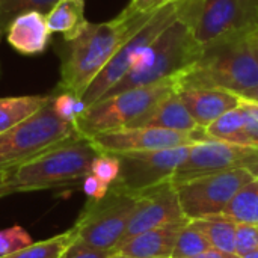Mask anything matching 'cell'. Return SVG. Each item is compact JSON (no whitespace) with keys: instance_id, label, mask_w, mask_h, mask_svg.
I'll use <instances>...</instances> for the list:
<instances>
[{"instance_id":"2","label":"cell","mask_w":258,"mask_h":258,"mask_svg":"<svg viewBox=\"0 0 258 258\" xmlns=\"http://www.w3.org/2000/svg\"><path fill=\"white\" fill-rule=\"evenodd\" d=\"M258 86V32L219 38L200 47L195 60L175 76V91L216 88L242 94Z\"/></svg>"},{"instance_id":"38","label":"cell","mask_w":258,"mask_h":258,"mask_svg":"<svg viewBox=\"0 0 258 258\" xmlns=\"http://www.w3.org/2000/svg\"><path fill=\"white\" fill-rule=\"evenodd\" d=\"M240 258H258V249L257 251H254V252H249V254H246V255H243V257Z\"/></svg>"},{"instance_id":"34","label":"cell","mask_w":258,"mask_h":258,"mask_svg":"<svg viewBox=\"0 0 258 258\" xmlns=\"http://www.w3.org/2000/svg\"><path fill=\"white\" fill-rule=\"evenodd\" d=\"M82 181H83L82 183V189H83V192L86 194V197L89 200H100V198H103L109 192V187H110V186L103 183L98 177H95L91 172Z\"/></svg>"},{"instance_id":"17","label":"cell","mask_w":258,"mask_h":258,"mask_svg":"<svg viewBox=\"0 0 258 258\" xmlns=\"http://www.w3.org/2000/svg\"><path fill=\"white\" fill-rule=\"evenodd\" d=\"M51 35L45 14L33 11L14 18L6 30V41L20 54L35 56L47 50Z\"/></svg>"},{"instance_id":"9","label":"cell","mask_w":258,"mask_h":258,"mask_svg":"<svg viewBox=\"0 0 258 258\" xmlns=\"http://www.w3.org/2000/svg\"><path fill=\"white\" fill-rule=\"evenodd\" d=\"M255 177L258 175L254 171L239 168L175 184L183 216L190 221L222 213L231 198Z\"/></svg>"},{"instance_id":"20","label":"cell","mask_w":258,"mask_h":258,"mask_svg":"<svg viewBox=\"0 0 258 258\" xmlns=\"http://www.w3.org/2000/svg\"><path fill=\"white\" fill-rule=\"evenodd\" d=\"M53 92L44 95H21L0 98V133L21 124L50 103Z\"/></svg>"},{"instance_id":"31","label":"cell","mask_w":258,"mask_h":258,"mask_svg":"<svg viewBox=\"0 0 258 258\" xmlns=\"http://www.w3.org/2000/svg\"><path fill=\"white\" fill-rule=\"evenodd\" d=\"M258 249V227L236 224V255L243 257Z\"/></svg>"},{"instance_id":"8","label":"cell","mask_w":258,"mask_h":258,"mask_svg":"<svg viewBox=\"0 0 258 258\" xmlns=\"http://www.w3.org/2000/svg\"><path fill=\"white\" fill-rule=\"evenodd\" d=\"M187 3L189 0H175L157 9L151 15V18L118 48L113 57L107 62V65L85 91L82 100L86 109L101 100L132 70V67L138 62L144 51L159 38V35L183 15Z\"/></svg>"},{"instance_id":"19","label":"cell","mask_w":258,"mask_h":258,"mask_svg":"<svg viewBox=\"0 0 258 258\" xmlns=\"http://www.w3.org/2000/svg\"><path fill=\"white\" fill-rule=\"evenodd\" d=\"M53 33H62L63 41L77 38L89 24L85 15V0H59L45 15Z\"/></svg>"},{"instance_id":"33","label":"cell","mask_w":258,"mask_h":258,"mask_svg":"<svg viewBox=\"0 0 258 258\" xmlns=\"http://www.w3.org/2000/svg\"><path fill=\"white\" fill-rule=\"evenodd\" d=\"M112 254V251L91 248L76 240L59 258H109Z\"/></svg>"},{"instance_id":"11","label":"cell","mask_w":258,"mask_h":258,"mask_svg":"<svg viewBox=\"0 0 258 258\" xmlns=\"http://www.w3.org/2000/svg\"><path fill=\"white\" fill-rule=\"evenodd\" d=\"M239 168L251 169L258 175V147L207 139L189 147V154L175 171L172 183L175 186L197 177Z\"/></svg>"},{"instance_id":"27","label":"cell","mask_w":258,"mask_h":258,"mask_svg":"<svg viewBox=\"0 0 258 258\" xmlns=\"http://www.w3.org/2000/svg\"><path fill=\"white\" fill-rule=\"evenodd\" d=\"M53 92V100H51V104H53V109L54 112L57 113L59 118H62L63 121L70 122V124H74L77 122V119L85 113L86 110V106L83 103V100L71 92H62V91H57L56 88L51 91Z\"/></svg>"},{"instance_id":"40","label":"cell","mask_w":258,"mask_h":258,"mask_svg":"<svg viewBox=\"0 0 258 258\" xmlns=\"http://www.w3.org/2000/svg\"><path fill=\"white\" fill-rule=\"evenodd\" d=\"M2 74H3V70H2V63H0V79H2Z\"/></svg>"},{"instance_id":"16","label":"cell","mask_w":258,"mask_h":258,"mask_svg":"<svg viewBox=\"0 0 258 258\" xmlns=\"http://www.w3.org/2000/svg\"><path fill=\"white\" fill-rule=\"evenodd\" d=\"M187 219L144 231L113 249V254L130 258H171L177 236Z\"/></svg>"},{"instance_id":"6","label":"cell","mask_w":258,"mask_h":258,"mask_svg":"<svg viewBox=\"0 0 258 258\" xmlns=\"http://www.w3.org/2000/svg\"><path fill=\"white\" fill-rule=\"evenodd\" d=\"M51 100L29 119L0 133V172L14 169L50 147L80 135L74 124L57 116Z\"/></svg>"},{"instance_id":"28","label":"cell","mask_w":258,"mask_h":258,"mask_svg":"<svg viewBox=\"0 0 258 258\" xmlns=\"http://www.w3.org/2000/svg\"><path fill=\"white\" fill-rule=\"evenodd\" d=\"M119 171H121L119 159L115 154L100 153L92 160V165H91V174L98 177L107 186H112L118 180Z\"/></svg>"},{"instance_id":"1","label":"cell","mask_w":258,"mask_h":258,"mask_svg":"<svg viewBox=\"0 0 258 258\" xmlns=\"http://www.w3.org/2000/svg\"><path fill=\"white\" fill-rule=\"evenodd\" d=\"M156 12V11H154ZM115 18L103 23H89L74 39L63 41L57 53L60 57V79L57 91L83 97L92 80L101 73L118 48L154 14Z\"/></svg>"},{"instance_id":"24","label":"cell","mask_w":258,"mask_h":258,"mask_svg":"<svg viewBox=\"0 0 258 258\" xmlns=\"http://www.w3.org/2000/svg\"><path fill=\"white\" fill-rule=\"evenodd\" d=\"M74 242H76V231L71 227L70 230L57 236H53L50 239L36 243H30L17 252L0 258H59Z\"/></svg>"},{"instance_id":"15","label":"cell","mask_w":258,"mask_h":258,"mask_svg":"<svg viewBox=\"0 0 258 258\" xmlns=\"http://www.w3.org/2000/svg\"><path fill=\"white\" fill-rule=\"evenodd\" d=\"M177 94L201 128H206L240 103L239 94L216 88H183L177 89Z\"/></svg>"},{"instance_id":"5","label":"cell","mask_w":258,"mask_h":258,"mask_svg":"<svg viewBox=\"0 0 258 258\" xmlns=\"http://www.w3.org/2000/svg\"><path fill=\"white\" fill-rule=\"evenodd\" d=\"M174 91L175 77L103 97L85 110L77 119L76 128L82 136L91 138L98 133L132 127Z\"/></svg>"},{"instance_id":"29","label":"cell","mask_w":258,"mask_h":258,"mask_svg":"<svg viewBox=\"0 0 258 258\" xmlns=\"http://www.w3.org/2000/svg\"><path fill=\"white\" fill-rule=\"evenodd\" d=\"M30 243H33L32 236L20 225L0 230V257L17 252Z\"/></svg>"},{"instance_id":"36","label":"cell","mask_w":258,"mask_h":258,"mask_svg":"<svg viewBox=\"0 0 258 258\" xmlns=\"http://www.w3.org/2000/svg\"><path fill=\"white\" fill-rule=\"evenodd\" d=\"M192 258H240L239 255H236V254H231V252H224V251H218V249H209V251H206V252H203V254H200V255H197V257H192Z\"/></svg>"},{"instance_id":"10","label":"cell","mask_w":258,"mask_h":258,"mask_svg":"<svg viewBox=\"0 0 258 258\" xmlns=\"http://www.w3.org/2000/svg\"><path fill=\"white\" fill-rule=\"evenodd\" d=\"M249 32H258V0H198L194 35L200 45Z\"/></svg>"},{"instance_id":"37","label":"cell","mask_w":258,"mask_h":258,"mask_svg":"<svg viewBox=\"0 0 258 258\" xmlns=\"http://www.w3.org/2000/svg\"><path fill=\"white\" fill-rule=\"evenodd\" d=\"M240 97L243 98H249V100H254V101H258V86L252 88V89H248L245 92L240 94Z\"/></svg>"},{"instance_id":"7","label":"cell","mask_w":258,"mask_h":258,"mask_svg":"<svg viewBox=\"0 0 258 258\" xmlns=\"http://www.w3.org/2000/svg\"><path fill=\"white\" fill-rule=\"evenodd\" d=\"M138 197L116 186L100 200H88L76 224V240L91 248L112 251L119 245L135 212Z\"/></svg>"},{"instance_id":"26","label":"cell","mask_w":258,"mask_h":258,"mask_svg":"<svg viewBox=\"0 0 258 258\" xmlns=\"http://www.w3.org/2000/svg\"><path fill=\"white\" fill-rule=\"evenodd\" d=\"M212 249L207 239L187 221L180 230L171 258H192Z\"/></svg>"},{"instance_id":"12","label":"cell","mask_w":258,"mask_h":258,"mask_svg":"<svg viewBox=\"0 0 258 258\" xmlns=\"http://www.w3.org/2000/svg\"><path fill=\"white\" fill-rule=\"evenodd\" d=\"M189 147L118 154L121 171L113 186L138 195L150 187L172 181L175 171L189 154Z\"/></svg>"},{"instance_id":"30","label":"cell","mask_w":258,"mask_h":258,"mask_svg":"<svg viewBox=\"0 0 258 258\" xmlns=\"http://www.w3.org/2000/svg\"><path fill=\"white\" fill-rule=\"evenodd\" d=\"M239 107L243 116V132L246 144L258 147V101L240 97Z\"/></svg>"},{"instance_id":"25","label":"cell","mask_w":258,"mask_h":258,"mask_svg":"<svg viewBox=\"0 0 258 258\" xmlns=\"http://www.w3.org/2000/svg\"><path fill=\"white\" fill-rule=\"evenodd\" d=\"M57 2L59 0H0V38L6 35L15 17L33 11L47 15Z\"/></svg>"},{"instance_id":"35","label":"cell","mask_w":258,"mask_h":258,"mask_svg":"<svg viewBox=\"0 0 258 258\" xmlns=\"http://www.w3.org/2000/svg\"><path fill=\"white\" fill-rule=\"evenodd\" d=\"M8 172H9V171H3V172H0V198L15 194V192H14V189H12V186H11V183H9Z\"/></svg>"},{"instance_id":"39","label":"cell","mask_w":258,"mask_h":258,"mask_svg":"<svg viewBox=\"0 0 258 258\" xmlns=\"http://www.w3.org/2000/svg\"><path fill=\"white\" fill-rule=\"evenodd\" d=\"M109 258H130V257H122V255H116V254H112Z\"/></svg>"},{"instance_id":"3","label":"cell","mask_w":258,"mask_h":258,"mask_svg":"<svg viewBox=\"0 0 258 258\" xmlns=\"http://www.w3.org/2000/svg\"><path fill=\"white\" fill-rule=\"evenodd\" d=\"M197 3L198 0H189L183 15L159 35L132 70L104 97L172 79L195 60L201 47L194 35Z\"/></svg>"},{"instance_id":"13","label":"cell","mask_w":258,"mask_h":258,"mask_svg":"<svg viewBox=\"0 0 258 258\" xmlns=\"http://www.w3.org/2000/svg\"><path fill=\"white\" fill-rule=\"evenodd\" d=\"M89 141L98 150V153L118 156L125 153L186 147L195 142L207 141V138L204 135V128H200L194 133H184L156 127H124L94 135L89 138Z\"/></svg>"},{"instance_id":"21","label":"cell","mask_w":258,"mask_h":258,"mask_svg":"<svg viewBox=\"0 0 258 258\" xmlns=\"http://www.w3.org/2000/svg\"><path fill=\"white\" fill-rule=\"evenodd\" d=\"M210 243L213 249L236 254V222L230 218L219 215H212L200 219L189 221Z\"/></svg>"},{"instance_id":"4","label":"cell","mask_w":258,"mask_h":258,"mask_svg":"<svg viewBox=\"0 0 258 258\" xmlns=\"http://www.w3.org/2000/svg\"><path fill=\"white\" fill-rule=\"evenodd\" d=\"M98 154L89 138L77 135L9 169L8 178L15 194L70 186L91 172Z\"/></svg>"},{"instance_id":"22","label":"cell","mask_w":258,"mask_h":258,"mask_svg":"<svg viewBox=\"0 0 258 258\" xmlns=\"http://www.w3.org/2000/svg\"><path fill=\"white\" fill-rule=\"evenodd\" d=\"M236 224L258 227V177L246 183L227 204L222 212Z\"/></svg>"},{"instance_id":"18","label":"cell","mask_w":258,"mask_h":258,"mask_svg":"<svg viewBox=\"0 0 258 258\" xmlns=\"http://www.w3.org/2000/svg\"><path fill=\"white\" fill-rule=\"evenodd\" d=\"M132 127H156L174 132L194 133L200 130L198 124L186 109L177 91L162 98L151 110L139 118Z\"/></svg>"},{"instance_id":"32","label":"cell","mask_w":258,"mask_h":258,"mask_svg":"<svg viewBox=\"0 0 258 258\" xmlns=\"http://www.w3.org/2000/svg\"><path fill=\"white\" fill-rule=\"evenodd\" d=\"M175 0H132L119 14L122 17H133L142 14H151Z\"/></svg>"},{"instance_id":"14","label":"cell","mask_w":258,"mask_h":258,"mask_svg":"<svg viewBox=\"0 0 258 258\" xmlns=\"http://www.w3.org/2000/svg\"><path fill=\"white\" fill-rule=\"evenodd\" d=\"M136 197L138 203L135 212L128 221L127 230L119 245L144 231L186 219L183 216L175 186L172 181H166L159 186L150 187L138 194Z\"/></svg>"},{"instance_id":"23","label":"cell","mask_w":258,"mask_h":258,"mask_svg":"<svg viewBox=\"0 0 258 258\" xmlns=\"http://www.w3.org/2000/svg\"><path fill=\"white\" fill-rule=\"evenodd\" d=\"M204 135L210 141H222V142L248 145L245 139L243 116H242L240 107L237 106L225 112L224 115H221L218 119H215L212 124H209L204 128Z\"/></svg>"}]
</instances>
